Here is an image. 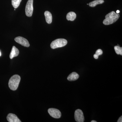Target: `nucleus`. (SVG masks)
Segmentation results:
<instances>
[{"mask_svg": "<svg viewBox=\"0 0 122 122\" xmlns=\"http://www.w3.org/2000/svg\"><path fill=\"white\" fill-rule=\"evenodd\" d=\"M119 17L120 15L116 13L114 11H112L106 15L105 19L103 22L105 25H111L115 22Z\"/></svg>", "mask_w": 122, "mask_h": 122, "instance_id": "obj_1", "label": "nucleus"}, {"mask_svg": "<svg viewBox=\"0 0 122 122\" xmlns=\"http://www.w3.org/2000/svg\"><path fill=\"white\" fill-rule=\"evenodd\" d=\"M20 81V77L18 75L12 76L9 82V86L10 89L15 91L17 89Z\"/></svg>", "mask_w": 122, "mask_h": 122, "instance_id": "obj_2", "label": "nucleus"}, {"mask_svg": "<svg viewBox=\"0 0 122 122\" xmlns=\"http://www.w3.org/2000/svg\"><path fill=\"white\" fill-rule=\"evenodd\" d=\"M67 41L65 39L59 38L54 40L51 44L50 46L52 49L61 48L66 45Z\"/></svg>", "mask_w": 122, "mask_h": 122, "instance_id": "obj_3", "label": "nucleus"}, {"mask_svg": "<svg viewBox=\"0 0 122 122\" xmlns=\"http://www.w3.org/2000/svg\"><path fill=\"white\" fill-rule=\"evenodd\" d=\"M33 0H28L25 8V14L26 16L29 17L32 16L33 11Z\"/></svg>", "mask_w": 122, "mask_h": 122, "instance_id": "obj_4", "label": "nucleus"}, {"mask_svg": "<svg viewBox=\"0 0 122 122\" xmlns=\"http://www.w3.org/2000/svg\"><path fill=\"white\" fill-rule=\"evenodd\" d=\"M74 117L76 122H83L85 120L83 112L80 109H77L75 111Z\"/></svg>", "mask_w": 122, "mask_h": 122, "instance_id": "obj_5", "label": "nucleus"}, {"mask_svg": "<svg viewBox=\"0 0 122 122\" xmlns=\"http://www.w3.org/2000/svg\"><path fill=\"white\" fill-rule=\"evenodd\" d=\"M48 112L51 116L55 118H59L61 117V113L59 110L54 108L48 109Z\"/></svg>", "mask_w": 122, "mask_h": 122, "instance_id": "obj_6", "label": "nucleus"}, {"mask_svg": "<svg viewBox=\"0 0 122 122\" xmlns=\"http://www.w3.org/2000/svg\"><path fill=\"white\" fill-rule=\"evenodd\" d=\"M15 41L16 42L25 47H29L30 45L28 40L22 37L19 36L15 38Z\"/></svg>", "mask_w": 122, "mask_h": 122, "instance_id": "obj_7", "label": "nucleus"}, {"mask_svg": "<svg viewBox=\"0 0 122 122\" xmlns=\"http://www.w3.org/2000/svg\"><path fill=\"white\" fill-rule=\"evenodd\" d=\"M7 120L9 122H21L17 116L14 114L10 113L7 116Z\"/></svg>", "mask_w": 122, "mask_h": 122, "instance_id": "obj_8", "label": "nucleus"}, {"mask_svg": "<svg viewBox=\"0 0 122 122\" xmlns=\"http://www.w3.org/2000/svg\"><path fill=\"white\" fill-rule=\"evenodd\" d=\"M19 53L20 52L18 49L14 46H13L10 55V59H12L14 57L17 56L19 54Z\"/></svg>", "mask_w": 122, "mask_h": 122, "instance_id": "obj_9", "label": "nucleus"}, {"mask_svg": "<svg viewBox=\"0 0 122 122\" xmlns=\"http://www.w3.org/2000/svg\"><path fill=\"white\" fill-rule=\"evenodd\" d=\"M44 14L46 22L48 24H51L52 21V16L51 13L49 11H46Z\"/></svg>", "mask_w": 122, "mask_h": 122, "instance_id": "obj_10", "label": "nucleus"}, {"mask_svg": "<svg viewBox=\"0 0 122 122\" xmlns=\"http://www.w3.org/2000/svg\"><path fill=\"white\" fill-rule=\"evenodd\" d=\"M79 75L75 72H72L70 74L67 78L68 81H75L78 79Z\"/></svg>", "mask_w": 122, "mask_h": 122, "instance_id": "obj_11", "label": "nucleus"}, {"mask_svg": "<svg viewBox=\"0 0 122 122\" xmlns=\"http://www.w3.org/2000/svg\"><path fill=\"white\" fill-rule=\"evenodd\" d=\"M76 13L73 12H71L67 14L66 16V18L68 20L73 21L76 19Z\"/></svg>", "mask_w": 122, "mask_h": 122, "instance_id": "obj_12", "label": "nucleus"}, {"mask_svg": "<svg viewBox=\"0 0 122 122\" xmlns=\"http://www.w3.org/2000/svg\"><path fill=\"white\" fill-rule=\"evenodd\" d=\"M104 2V1L103 0H95L94 1L90 2L89 5L90 7H95L97 5L102 4Z\"/></svg>", "mask_w": 122, "mask_h": 122, "instance_id": "obj_13", "label": "nucleus"}, {"mask_svg": "<svg viewBox=\"0 0 122 122\" xmlns=\"http://www.w3.org/2000/svg\"><path fill=\"white\" fill-rule=\"evenodd\" d=\"M22 0H12V4L15 9L19 7Z\"/></svg>", "mask_w": 122, "mask_h": 122, "instance_id": "obj_14", "label": "nucleus"}, {"mask_svg": "<svg viewBox=\"0 0 122 122\" xmlns=\"http://www.w3.org/2000/svg\"><path fill=\"white\" fill-rule=\"evenodd\" d=\"M114 49L116 53L118 55H122V48L119 46H115Z\"/></svg>", "mask_w": 122, "mask_h": 122, "instance_id": "obj_15", "label": "nucleus"}, {"mask_svg": "<svg viewBox=\"0 0 122 122\" xmlns=\"http://www.w3.org/2000/svg\"><path fill=\"white\" fill-rule=\"evenodd\" d=\"M103 52L102 50L100 49H99L96 51V53L94 54V57L95 59H97L98 58L99 56L102 55V54Z\"/></svg>", "mask_w": 122, "mask_h": 122, "instance_id": "obj_16", "label": "nucleus"}, {"mask_svg": "<svg viewBox=\"0 0 122 122\" xmlns=\"http://www.w3.org/2000/svg\"><path fill=\"white\" fill-rule=\"evenodd\" d=\"M122 122V116H121L120 118L118 119L117 122Z\"/></svg>", "mask_w": 122, "mask_h": 122, "instance_id": "obj_17", "label": "nucleus"}, {"mask_svg": "<svg viewBox=\"0 0 122 122\" xmlns=\"http://www.w3.org/2000/svg\"><path fill=\"white\" fill-rule=\"evenodd\" d=\"M119 12H120V11H119V10H118L116 11V13L118 14L119 13Z\"/></svg>", "mask_w": 122, "mask_h": 122, "instance_id": "obj_18", "label": "nucleus"}, {"mask_svg": "<svg viewBox=\"0 0 122 122\" xmlns=\"http://www.w3.org/2000/svg\"><path fill=\"white\" fill-rule=\"evenodd\" d=\"M91 122H97L96 121H95V120H92Z\"/></svg>", "mask_w": 122, "mask_h": 122, "instance_id": "obj_19", "label": "nucleus"}, {"mask_svg": "<svg viewBox=\"0 0 122 122\" xmlns=\"http://www.w3.org/2000/svg\"><path fill=\"white\" fill-rule=\"evenodd\" d=\"M1 55V53L0 51V56Z\"/></svg>", "mask_w": 122, "mask_h": 122, "instance_id": "obj_20", "label": "nucleus"}, {"mask_svg": "<svg viewBox=\"0 0 122 122\" xmlns=\"http://www.w3.org/2000/svg\"><path fill=\"white\" fill-rule=\"evenodd\" d=\"M14 10H15H15H16V9H14Z\"/></svg>", "mask_w": 122, "mask_h": 122, "instance_id": "obj_21", "label": "nucleus"}]
</instances>
